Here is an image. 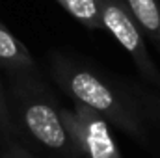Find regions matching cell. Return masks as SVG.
<instances>
[{
	"instance_id": "1",
	"label": "cell",
	"mask_w": 160,
	"mask_h": 158,
	"mask_svg": "<svg viewBox=\"0 0 160 158\" xmlns=\"http://www.w3.org/2000/svg\"><path fill=\"white\" fill-rule=\"evenodd\" d=\"M50 75L60 89L73 99V102L89 106L121 132L147 145V128L134 93L121 91L99 71L62 54L52 56Z\"/></svg>"
},
{
	"instance_id": "2",
	"label": "cell",
	"mask_w": 160,
	"mask_h": 158,
	"mask_svg": "<svg viewBox=\"0 0 160 158\" xmlns=\"http://www.w3.org/2000/svg\"><path fill=\"white\" fill-rule=\"evenodd\" d=\"M8 78V101L21 134L24 130L34 141L60 158H82L62 121L60 104L41 80L39 71L11 73Z\"/></svg>"
},
{
	"instance_id": "3",
	"label": "cell",
	"mask_w": 160,
	"mask_h": 158,
	"mask_svg": "<svg viewBox=\"0 0 160 158\" xmlns=\"http://www.w3.org/2000/svg\"><path fill=\"white\" fill-rule=\"evenodd\" d=\"M99 7H101L102 30H106L127 50L140 77L151 87L160 91V69L155 63L153 56L149 54L145 36L138 28L128 9L123 6L121 0H99Z\"/></svg>"
},
{
	"instance_id": "4",
	"label": "cell",
	"mask_w": 160,
	"mask_h": 158,
	"mask_svg": "<svg viewBox=\"0 0 160 158\" xmlns=\"http://www.w3.org/2000/svg\"><path fill=\"white\" fill-rule=\"evenodd\" d=\"M60 114L82 158H123L110 132V123L99 112L75 102L73 108L60 106Z\"/></svg>"
},
{
	"instance_id": "5",
	"label": "cell",
	"mask_w": 160,
	"mask_h": 158,
	"mask_svg": "<svg viewBox=\"0 0 160 158\" xmlns=\"http://www.w3.org/2000/svg\"><path fill=\"white\" fill-rule=\"evenodd\" d=\"M0 69H4L8 75L38 71V63L28 47L17 39V36L9 32L2 21H0Z\"/></svg>"
},
{
	"instance_id": "6",
	"label": "cell",
	"mask_w": 160,
	"mask_h": 158,
	"mask_svg": "<svg viewBox=\"0 0 160 158\" xmlns=\"http://www.w3.org/2000/svg\"><path fill=\"white\" fill-rule=\"evenodd\" d=\"M142 34L160 54V0H121Z\"/></svg>"
},
{
	"instance_id": "7",
	"label": "cell",
	"mask_w": 160,
	"mask_h": 158,
	"mask_svg": "<svg viewBox=\"0 0 160 158\" xmlns=\"http://www.w3.org/2000/svg\"><path fill=\"white\" fill-rule=\"evenodd\" d=\"M56 2L88 30H102L99 0H56Z\"/></svg>"
},
{
	"instance_id": "8",
	"label": "cell",
	"mask_w": 160,
	"mask_h": 158,
	"mask_svg": "<svg viewBox=\"0 0 160 158\" xmlns=\"http://www.w3.org/2000/svg\"><path fill=\"white\" fill-rule=\"evenodd\" d=\"M0 134H2L4 145H8L11 141H19V136H21V130H19L15 119L11 116L8 91L2 84V78H0Z\"/></svg>"
},
{
	"instance_id": "9",
	"label": "cell",
	"mask_w": 160,
	"mask_h": 158,
	"mask_svg": "<svg viewBox=\"0 0 160 158\" xmlns=\"http://www.w3.org/2000/svg\"><path fill=\"white\" fill-rule=\"evenodd\" d=\"M134 97L138 99L140 106H143L145 110H149L151 114H155L160 119V93L151 91V89H145V87H134Z\"/></svg>"
},
{
	"instance_id": "10",
	"label": "cell",
	"mask_w": 160,
	"mask_h": 158,
	"mask_svg": "<svg viewBox=\"0 0 160 158\" xmlns=\"http://www.w3.org/2000/svg\"><path fill=\"white\" fill-rule=\"evenodd\" d=\"M0 158H38L34 156L24 145H21L19 141H11L4 147V151L0 153Z\"/></svg>"
},
{
	"instance_id": "11",
	"label": "cell",
	"mask_w": 160,
	"mask_h": 158,
	"mask_svg": "<svg viewBox=\"0 0 160 158\" xmlns=\"http://www.w3.org/2000/svg\"><path fill=\"white\" fill-rule=\"evenodd\" d=\"M0 143H4V140H2V134H0Z\"/></svg>"
}]
</instances>
